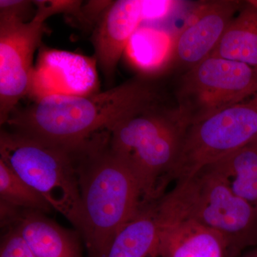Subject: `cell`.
I'll return each mask as SVG.
<instances>
[{
	"label": "cell",
	"mask_w": 257,
	"mask_h": 257,
	"mask_svg": "<svg viewBox=\"0 0 257 257\" xmlns=\"http://www.w3.org/2000/svg\"><path fill=\"white\" fill-rule=\"evenodd\" d=\"M76 149L4 128L0 132V160L78 231L81 198L75 168Z\"/></svg>",
	"instance_id": "obj_4"
},
{
	"label": "cell",
	"mask_w": 257,
	"mask_h": 257,
	"mask_svg": "<svg viewBox=\"0 0 257 257\" xmlns=\"http://www.w3.org/2000/svg\"><path fill=\"white\" fill-rule=\"evenodd\" d=\"M109 135L99 134L75 151L78 232L90 257H106L117 234L146 206L133 174L111 151Z\"/></svg>",
	"instance_id": "obj_2"
},
{
	"label": "cell",
	"mask_w": 257,
	"mask_h": 257,
	"mask_svg": "<svg viewBox=\"0 0 257 257\" xmlns=\"http://www.w3.org/2000/svg\"><path fill=\"white\" fill-rule=\"evenodd\" d=\"M11 226L16 227L36 257H82L77 234L45 213L21 210Z\"/></svg>",
	"instance_id": "obj_12"
},
{
	"label": "cell",
	"mask_w": 257,
	"mask_h": 257,
	"mask_svg": "<svg viewBox=\"0 0 257 257\" xmlns=\"http://www.w3.org/2000/svg\"><path fill=\"white\" fill-rule=\"evenodd\" d=\"M243 3L212 0L199 5L172 41L167 68L182 73L210 57Z\"/></svg>",
	"instance_id": "obj_9"
},
{
	"label": "cell",
	"mask_w": 257,
	"mask_h": 257,
	"mask_svg": "<svg viewBox=\"0 0 257 257\" xmlns=\"http://www.w3.org/2000/svg\"><path fill=\"white\" fill-rule=\"evenodd\" d=\"M106 257H158L155 203L145 206L121 230Z\"/></svg>",
	"instance_id": "obj_14"
},
{
	"label": "cell",
	"mask_w": 257,
	"mask_h": 257,
	"mask_svg": "<svg viewBox=\"0 0 257 257\" xmlns=\"http://www.w3.org/2000/svg\"><path fill=\"white\" fill-rule=\"evenodd\" d=\"M210 57L257 69V2H244Z\"/></svg>",
	"instance_id": "obj_13"
},
{
	"label": "cell",
	"mask_w": 257,
	"mask_h": 257,
	"mask_svg": "<svg viewBox=\"0 0 257 257\" xmlns=\"http://www.w3.org/2000/svg\"><path fill=\"white\" fill-rule=\"evenodd\" d=\"M256 253H257V251H256Z\"/></svg>",
	"instance_id": "obj_21"
},
{
	"label": "cell",
	"mask_w": 257,
	"mask_h": 257,
	"mask_svg": "<svg viewBox=\"0 0 257 257\" xmlns=\"http://www.w3.org/2000/svg\"><path fill=\"white\" fill-rule=\"evenodd\" d=\"M145 20V1L119 0L111 2L96 23L92 37L95 61L108 82Z\"/></svg>",
	"instance_id": "obj_11"
},
{
	"label": "cell",
	"mask_w": 257,
	"mask_h": 257,
	"mask_svg": "<svg viewBox=\"0 0 257 257\" xmlns=\"http://www.w3.org/2000/svg\"><path fill=\"white\" fill-rule=\"evenodd\" d=\"M0 202L23 210L47 213L52 209L38 192L25 183L1 160Z\"/></svg>",
	"instance_id": "obj_16"
},
{
	"label": "cell",
	"mask_w": 257,
	"mask_h": 257,
	"mask_svg": "<svg viewBox=\"0 0 257 257\" xmlns=\"http://www.w3.org/2000/svg\"><path fill=\"white\" fill-rule=\"evenodd\" d=\"M0 257H36L15 227H7L1 239Z\"/></svg>",
	"instance_id": "obj_17"
},
{
	"label": "cell",
	"mask_w": 257,
	"mask_h": 257,
	"mask_svg": "<svg viewBox=\"0 0 257 257\" xmlns=\"http://www.w3.org/2000/svg\"><path fill=\"white\" fill-rule=\"evenodd\" d=\"M32 20L0 15V124L5 126L19 101L30 90L34 55L45 31V21L56 15L48 1H34Z\"/></svg>",
	"instance_id": "obj_8"
},
{
	"label": "cell",
	"mask_w": 257,
	"mask_h": 257,
	"mask_svg": "<svg viewBox=\"0 0 257 257\" xmlns=\"http://www.w3.org/2000/svg\"><path fill=\"white\" fill-rule=\"evenodd\" d=\"M185 127L175 106L162 102L130 115L109 132V148L136 179L145 204L165 194Z\"/></svg>",
	"instance_id": "obj_3"
},
{
	"label": "cell",
	"mask_w": 257,
	"mask_h": 257,
	"mask_svg": "<svg viewBox=\"0 0 257 257\" xmlns=\"http://www.w3.org/2000/svg\"><path fill=\"white\" fill-rule=\"evenodd\" d=\"M32 5H34V1L1 0L0 15L15 17L25 21V18L30 13Z\"/></svg>",
	"instance_id": "obj_18"
},
{
	"label": "cell",
	"mask_w": 257,
	"mask_h": 257,
	"mask_svg": "<svg viewBox=\"0 0 257 257\" xmlns=\"http://www.w3.org/2000/svg\"><path fill=\"white\" fill-rule=\"evenodd\" d=\"M257 92V69L209 57L179 75L175 109L186 126L217 114Z\"/></svg>",
	"instance_id": "obj_6"
},
{
	"label": "cell",
	"mask_w": 257,
	"mask_h": 257,
	"mask_svg": "<svg viewBox=\"0 0 257 257\" xmlns=\"http://www.w3.org/2000/svg\"><path fill=\"white\" fill-rule=\"evenodd\" d=\"M158 257H229L226 240L165 195L155 203Z\"/></svg>",
	"instance_id": "obj_10"
},
{
	"label": "cell",
	"mask_w": 257,
	"mask_h": 257,
	"mask_svg": "<svg viewBox=\"0 0 257 257\" xmlns=\"http://www.w3.org/2000/svg\"><path fill=\"white\" fill-rule=\"evenodd\" d=\"M164 101L157 76L142 74L104 92L42 96L30 106L16 108L5 125L12 131L74 149L109 133L130 115Z\"/></svg>",
	"instance_id": "obj_1"
},
{
	"label": "cell",
	"mask_w": 257,
	"mask_h": 257,
	"mask_svg": "<svg viewBox=\"0 0 257 257\" xmlns=\"http://www.w3.org/2000/svg\"><path fill=\"white\" fill-rule=\"evenodd\" d=\"M246 257H257V253L256 251H255V252L250 253L249 255H248V256H246Z\"/></svg>",
	"instance_id": "obj_20"
},
{
	"label": "cell",
	"mask_w": 257,
	"mask_h": 257,
	"mask_svg": "<svg viewBox=\"0 0 257 257\" xmlns=\"http://www.w3.org/2000/svg\"><path fill=\"white\" fill-rule=\"evenodd\" d=\"M166 197L189 215L224 238L229 257L257 243V207L236 195L229 179L208 165L176 182Z\"/></svg>",
	"instance_id": "obj_5"
},
{
	"label": "cell",
	"mask_w": 257,
	"mask_h": 257,
	"mask_svg": "<svg viewBox=\"0 0 257 257\" xmlns=\"http://www.w3.org/2000/svg\"><path fill=\"white\" fill-rule=\"evenodd\" d=\"M229 179L233 192L257 207V151L243 147L211 164Z\"/></svg>",
	"instance_id": "obj_15"
},
{
	"label": "cell",
	"mask_w": 257,
	"mask_h": 257,
	"mask_svg": "<svg viewBox=\"0 0 257 257\" xmlns=\"http://www.w3.org/2000/svg\"><path fill=\"white\" fill-rule=\"evenodd\" d=\"M247 147H250V148L253 149V150H256V151H257V135L256 138L253 139L252 141L251 142V143H250Z\"/></svg>",
	"instance_id": "obj_19"
},
{
	"label": "cell",
	"mask_w": 257,
	"mask_h": 257,
	"mask_svg": "<svg viewBox=\"0 0 257 257\" xmlns=\"http://www.w3.org/2000/svg\"><path fill=\"white\" fill-rule=\"evenodd\" d=\"M256 135L257 92L207 119L186 126L168 182L189 178L204 167L247 147Z\"/></svg>",
	"instance_id": "obj_7"
}]
</instances>
